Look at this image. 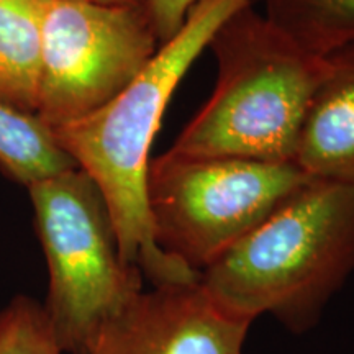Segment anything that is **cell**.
Segmentation results:
<instances>
[{
	"label": "cell",
	"instance_id": "9",
	"mask_svg": "<svg viewBox=\"0 0 354 354\" xmlns=\"http://www.w3.org/2000/svg\"><path fill=\"white\" fill-rule=\"evenodd\" d=\"M41 0H0V100L37 113Z\"/></svg>",
	"mask_w": 354,
	"mask_h": 354
},
{
	"label": "cell",
	"instance_id": "6",
	"mask_svg": "<svg viewBox=\"0 0 354 354\" xmlns=\"http://www.w3.org/2000/svg\"><path fill=\"white\" fill-rule=\"evenodd\" d=\"M146 6L41 0L37 115L53 130L104 107L159 48Z\"/></svg>",
	"mask_w": 354,
	"mask_h": 354
},
{
	"label": "cell",
	"instance_id": "8",
	"mask_svg": "<svg viewBox=\"0 0 354 354\" xmlns=\"http://www.w3.org/2000/svg\"><path fill=\"white\" fill-rule=\"evenodd\" d=\"M294 165L312 179L354 184V43L325 55Z\"/></svg>",
	"mask_w": 354,
	"mask_h": 354
},
{
	"label": "cell",
	"instance_id": "3",
	"mask_svg": "<svg viewBox=\"0 0 354 354\" xmlns=\"http://www.w3.org/2000/svg\"><path fill=\"white\" fill-rule=\"evenodd\" d=\"M215 91L171 151L294 162L310 100L326 57L294 41L246 3L212 35Z\"/></svg>",
	"mask_w": 354,
	"mask_h": 354
},
{
	"label": "cell",
	"instance_id": "10",
	"mask_svg": "<svg viewBox=\"0 0 354 354\" xmlns=\"http://www.w3.org/2000/svg\"><path fill=\"white\" fill-rule=\"evenodd\" d=\"M0 167L25 187L77 167L37 113L0 100Z\"/></svg>",
	"mask_w": 354,
	"mask_h": 354
},
{
	"label": "cell",
	"instance_id": "5",
	"mask_svg": "<svg viewBox=\"0 0 354 354\" xmlns=\"http://www.w3.org/2000/svg\"><path fill=\"white\" fill-rule=\"evenodd\" d=\"M294 162L166 151L149 159L146 201L156 245L201 274L299 192Z\"/></svg>",
	"mask_w": 354,
	"mask_h": 354
},
{
	"label": "cell",
	"instance_id": "11",
	"mask_svg": "<svg viewBox=\"0 0 354 354\" xmlns=\"http://www.w3.org/2000/svg\"><path fill=\"white\" fill-rule=\"evenodd\" d=\"M264 15L305 50L328 55L354 43V0H261Z\"/></svg>",
	"mask_w": 354,
	"mask_h": 354
},
{
	"label": "cell",
	"instance_id": "4",
	"mask_svg": "<svg viewBox=\"0 0 354 354\" xmlns=\"http://www.w3.org/2000/svg\"><path fill=\"white\" fill-rule=\"evenodd\" d=\"M50 274L43 304L64 354H87L102 326L143 290L123 263L99 187L79 167L28 185Z\"/></svg>",
	"mask_w": 354,
	"mask_h": 354
},
{
	"label": "cell",
	"instance_id": "13",
	"mask_svg": "<svg viewBox=\"0 0 354 354\" xmlns=\"http://www.w3.org/2000/svg\"><path fill=\"white\" fill-rule=\"evenodd\" d=\"M196 2L197 0H146L159 43L167 41L179 32Z\"/></svg>",
	"mask_w": 354,
	"mask_h": 354
},
{
	"label": "cell",
	"instance_id": "12",
	"mask_svg": "<svg viewBox=\"0 0 354 354\" xmlns=\"http://www.w3.org/2000/svg\"><path fill=\"white\" fill-rule=\"evenodd\" d=\"M0 354H64L43 304L17 295L0 310Z\"/></svg>",
	"mask_w": 354,
	"mask_h": 354
},
{
	"label": "cell",
	"instance_id": "2",
	"mask_svg": "<svg viewBox=\"0 0 354 354\" xmlns=\"http://www.w3.org/2000/svg\"><path fill=\"white\" fill-rule=\"evenodd\" d=\"M354 269V184L310 179L198 274L212 302L253 323L307 333Z\"/></svg>",
	"mask_w": 354,
	"mask_h": 354
},
{
	"label": "cell",
	"instance_id": "14",
	"mask_svg": "<svg viewBox=\"0 0 354 354\" xmlns=\"http://www.w3.org/2000/svg\"><path fill=\"white\" fill-rule=\"evenodd\" d=\"M91 2L109 3V6H146V0H91Z\"/></svg>",
	"mask_w": 354,
	"mask_h": 354
},
{
	"label": "cell",
	"instance_id": "7",
	"mask_svg": "<svg viewBox=\"0 0 354 354\" xmlns=\"http://www.w3.org/2000/svg\"><path fill=\"white\" fill-rule=\"evenodd\" d=\"M253 323L223 312L201 282L141 290L87 354H243Z\"/></svg>",
	"mask_w": 354,
	"mask_h": 354
},
{
	"label": "cell",
	"instance_id": "1",
	"mask_svg": "<svg viewBox=\"0 0 354 354\" xmlns=\"http://www.w3.org/2000/svg\"><path fill=\"white\" fill-rule=\"evenodd\" d=\"M253 0H197L174 37L159 44L140 76L95 112L55 128L61 148L94 180L112 216L123 263L151 287L192 284V271L156 245L146 201L149 151L166 107L215 30Z\"/></svg>",
	"mask_w": 354,
	"mask_h": 354
}]
</instances>
